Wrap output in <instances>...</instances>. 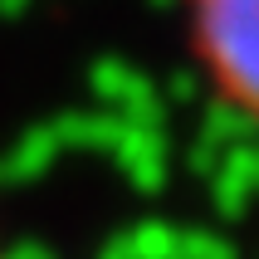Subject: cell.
I'll return each mask as SVG.
<instances>
[{
	"mask_svg": "<svg viewBox=\"0 0 259 259\" xmlns=\"http://www.w3.org/2000/svg\"><path fill=\"white\" fill-rule=\"evenodd\" d=\"M186 39L205 88L259 127V0H186Z\"/></svg>",
	"mask_w": 259,
	"mask_h": 259,
	"instance_id": "cell-1",
	"label": "cell"
}]
</instances>
